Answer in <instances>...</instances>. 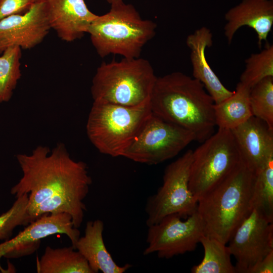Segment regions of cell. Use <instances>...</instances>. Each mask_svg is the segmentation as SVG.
<instances>
[{
    "label": "cell",
    "mask_w": 273,
    "mask_h": 273,
    "mask_svg": "<svg viewBox=\"0 0 273 273\" xmlns=\"http://www.w3.org/2000/svg\"><path fill=\"white\" fill-rule=\"evenodd\" d=\"M245 63L239 82L250 88L263 79L273 76L272 44L266 42L263 50L252 54Z\"/></svg>",
    "instance_id": "cb8c5ba5"
},
{
    "label": "cell",
    "mask_w": 273,
    "mask_h": 273,
    "mask_svg": "<svg viewBox=\"0 0 273 273\" xmlns=\"http://www.w3.org/2000/svg\"><path fill=\"white\" fill-rule=\"evenodd\" d=\"M104 222L100 219L88 221L86 223L84 235L79 237L75 246L87 260L94 273H123L132 265L119 266L114 261L107 250L103 238Z\"/></svg>",
    "instance_id": "ac0fdd59"
},
{
    "label": "cell",
    "mask_w": 273,
    "mask_h": 273,
    "mask_svg": "<svg viewBox=\"0 0 273 273\" xmlns=\"http://www.w3.org/2000/svg\"><path fill=\"white\" fill-rule=\"evenodd\" d=\"M32 4V0H0V20L26 12Z\"/></svg>",
    "instance_id": "4316f807"
},
{
    "label": "cell",
    "mask_w": 273,
    "mask_h": 273,
    "mask_svg": "<svg viewBox=\"0 0 273 273\" xmlns=\"http://www.w3.org/2000/svg\"><path fill=\"white\" fill-rule=\"evenodd\" d=\"M46 3L51 29L67 42L80 39L87 33L98 16L88 9L84 0H48Z\"/></svg>",
    "instance_id": "9a60e30c"
},
{
    "label": "cell",
    "mask_w": 273,
    "mask_h": 273,
    "mask_svg": "<svg viewBox=\"0 0 273 273\" xmlns=\"http://www.w3.org/2000/svg\"><path fill=\"white\" fill-rule=\"evenodd\" d=\"M194 141L190 131L152 112L122 156L136 162L156 165L175 157Z\"/></svg>",
    "instance_id": "9c48e42d"
},
{
    "label": "cell",
    "mask_w": 273,
    "mask_h": 273,
    "mask_svg": "<svg viewBox=\"0 0 273 273\" xmlns=\"http://www.w3.org/2000/svg\"><path fill=\"white\" fill-rule=\"evenodd\" d=\"M249 103L253 116L273 129V76L263 79L250 88Z\"/></svg>",
    "instance_id": "d4e9b609"
},
{
    "label": "cell",
    "mask_w": 273,
    "mask_h": 273,
    "mask_svg": "<svg viewBox=\"0 0 273 273\" xmlns=\"http://www.w3.org/2000/svg\"><path fill=\"white\" fill-rule=\"evenodd\" d=\"M151 114L149 101L136 106L94 102L86 123L87 136L100 153L122 156Z\"/></svg>",
    "instance_id": "8992f818"
},
{
    "label": "cell",
    "mask_w": 273,
    "mask_h": 273,
    "mask_svg": "<svg viewBox=\"0 0 273 273\" xmlns=\"http://www.w3.org/2000/svg\"><path fill=\"white\" fill-rule=\"evenodd\" d=\"M204 252L201 262L191 269L193 273H236L226 244L203 235L200 240Z\"/></svg>",
    "instance_id": "44dd1931"
},
{
    "label": "cell",
    "mask_w": 273,
    "mask_h": 273,
    "mask_svg": "<svg viewBox=\"0 0 273 273\" xmlns=\"http://www.w3.org/2000/svg\"><path fill=\"white\" fill-rule=\"evenodd\" d=\"M152 113L202 143L216 126L214 102L199 80L180 72L157 77L149 100Z\"/></svg>",
    "instance_id": "7a4b0ae2"
},
{
    "label": "cell",
    "mask_w": 273,
    "mask_h": 273,
    "mask_svg": "<svg viewBox=\"0 0 273 273\" xmlns=\"http://www.w3.org/2000/svg\"><path fill=\"white\" fill-rule=\"evenodd\" d=\"M46 2L33 3L26 12L0 20V55L10 47L28 50L43 41L51 29Z\"/></svg>",
    "instance_id": "4fadbf2b"
},
{
    "label": "cell",
    "mask_w": 273,
    "mask_h": 273,
    "mask_svg": "<svg viewBox=\"0 0 273 273\" xmlns=\"http://www.w3.org/2000/svg\"><path fill=\"white\" fill-rule=\"evenodd\" d=\"M254 172L241 161L222 181L198 200L204 235L226 244L252 210Z\"/></svg>",
    "instance_id": "3957f363"
},
{
    "label": "cell",
    "mask_w": 273,
    "mask_h": 273,
    "mask_svg": "<svg viewBox=\"0 0 273 273\" xmlns=\"http://www.w3.org/2000/svg\"><path fill=\"white\" fill-rule=\"evenodd\" d=\"M156 28L154 22L143 19L133 5L122 1L111 4L108 13L98 15L87 33L100 57L112 54L130 59L140 57Z\"/></svg>",
    "instance_id": "277c9868"
},
{
    "label": "cell",
    "mask_w": 273,
    "mask_h": 273,
    "mask_svg": "<svg viewBox=\"0 0 273 273\" xmlns=\"http://www.w3.org/2000/svg\"><path fill=\"white\" fill-rule=\"evenodd\" d=\"M57 234L66 235L74 248L80 235L69 214H44L28 224L13 239L0 244V259L2 257L18 258L31 255L38 249L41 239ZM0 270L7 272L1 264Z\"/></svg>",
    "instance_id": "7c38bea8"
},
{
    "label": "cell",
    "mask_w": 273,
    "mask_h": 273,
    "mask_svg": "<svg viewBox=\"0 0 273 273\" xmlns=\"http://www.w3.org/2000/svg\"><path fill=\"white\" fill-rule=\"evenodd\" d=\"M28 195L16 198L12 207L0 215V240H7L13 230L20 225L27 226L33 220L28 211Z\"/></svg>",
    "instance_id": "484cf974"
},
{
    "label": "cell",
    "mask_w": 273,
    "mask_h": 273,
    "mask_svg": "<svg viewBox=\"0 0 273 273\" xmlns=\"http://www.w3.org/2000/svg\"><path fill=\"white\" fill-rule=\"evenodd\" d=\"M273 251L258 261L249 270L248 273H272Z\"/></svg>",
    "instance_id": "83f0119b"
},
{
    "label": "cell",
    "mask_w": 273,
    "mask_h": 273,
    "mask_svg": "<svg viewBox=\"0 0 273 273\" xmlns=\"http://www.w3.org/2000/svg\"><path fill=\"white\" fill-rule=\"evenodd\" d=\"M241 162L255 172L273 158V129L252 116L232 129Z\"/></svg>",
    "instance_id": "5bb4252c"
},
{
    "label": "cell",
    "mask_w": 273,
    "mask_h": 273,
    "mask_svg": "<svg viewBox=\"0 0 273 273\" xmlns=\"http://www.w3.org/2000/svg\"><path fill=\"white\" fill-rule=\"evenodd\" d=\"M170 214L148 226L144 255L156 253L160 258L169 259L194 250L204 235L201 218L196 211L183 220Z\"/></svg>",
    "instance_id": "30bf717a"
},
{
    "label": "cell",
    "mask_w": 273,
    "mask_h": 273,
    "mask_svg": "<svg viewBox=\"0 0 273 273\" xmlns=\"http://www.w3.org/2000/svg\"><path fill=\"white\" fill-rule=\"evenodd\" d=\"M193 151L188 150L165 168L162 186L147 199V226L170 214L187 218L196 211L197 200L189 187Z\"/></svg>",
    "instance_id": "ba28073f"
},
{
    "label": "cell",
    "mask_w": 273,
    "mask_h": 273,
    "mask_svg": "<svg viewBox=\"0 0 273 273\" xmlns=\"http://www.w3.org/2000/svg\"><path fill=\"white\" fill-rule=\"evenodd\" d=\"M157 77L150 62L140 57L103 62L93 78L92 96L94 102L139 106L149 101Z\"/></svg>",
    "instance_id": "5b68a950"
},
{
    "label": "cell",
    "mask_w": 273,
    "mask_h": 273,
    "mask_svg": "<svg viewBox=\"0 0 273 273\" xmlns=\"http://www.w3.org/2000/svg\"><path fill=\"white\" fill-rule=\"evenodd\" d=\"M250 89L239 82L231 96L215 104L214 115L218 128L231 130L253 116L249 103Z\"/></svg>",
    "instance_id": "d6986e66"
},
{
    "label": "cell",
    "mask_w": 273,
    "mask_h": 273,
    "mask_svg": "<svg viewBox=\"0 0 273 273\" xmlns=\"http://www.w3.org/2000/svg\"><path fill=\"white\" fill-rule=\"evenodd\" d=\"M108 3L110 4H112L114 3H118L120 1H122V0H106Z\"/></svg>",
    "instance_id": "f1b7e54d"
},
{
    "label": "cell",
    "mask_w": 273,
    "mask_h": 273,
    "mask_svg": "<svg viewBox=\"0 0 273 273\" xmlns=\"http://www.w3.org/2000/svg\"><path fill=\"white\" fill-rule=\"evenodd\" d=\"M228 243L231 254L237 261L236 272L248 273L273 251V221L253 209L234 231Z\"/></svg>",
    "instance_id": "8fae6325"
},
{
    "label": "cell",
    "mask_w": 273,
    "mask_h": 273,
    "mask_svg": "<svg viewBox=\"0 0 273 273\" xmlns=\"http://www.w3.org/2000/svg\"><path fill=\"white\" fill-rule=\"evenodd\" d=\"M21 50L10 47L0 56V103L10 100L21 78Z\"/></svg>",
    "instance_id": "603a6c76"
},
{
    "label": "cell",
    "mask_w": 273,
    "mask_h": 273,
    "mask_svg": "<svg viewBox=\"0 0 273 273\" xmlns=\"http://www.w3.org/2000/svg\"><path fill=\"white\" fill-rule=\"evenodd\" d=\"M16 158L23 175L10 192L16 198L28 195L32 220L65 212L71 216L74 227L79 228L86 210L83 200L92 183L86 164L72 159L62 143L51 153L48 147L39 146L31 154H18Z\"/></svg>",
    "instance_id": "6da1fadb"
},
{
    "label": "cell",
    "mask_w": 273,
    "mask_h": 273,
    "mask_svg": "<svg viewBox=\"0 0 273 273\" xmlns=\"http://www.w3.org/2000/svg\"><path fill=\"white\" fill-rule=\"evenodd\" d=\"M241 161L230 130L218 128L193 151L189 187L197 201L227 177Z\"/></svg>",
    "instance_id": "52a82bcc"
},
{
    "label": "cell",
    "mask_w": 273,
    "mask_h": 273,
    "mask_svg": "<svg viewBox=\"0 0 273 273\" xmlns=\"http://www.w3.org/2000/svg\"><path fill=\"white\" fill-rule=\"evenodd\" d=\"M38 273H94L87 260L72 245L59 248L46 247L37 260Z\"/></svg>",
    "instance_id": "ffe728a7"
},
{
    "label": "cell",
    "mask_w": 273,
    "mask_h": 273,
    "mask_svg": "<svg viewBox=\"0 0 273 273\" xmlns=\"http://www.w3.org/2000/svg\"><path fill=\"white\" fill-rule=\"evenodd\" d=\"M210 30L203 26L189 34L186 44L190 50L193 78L203 84L215 104L223 101L234 93L225 87L209 66L206 57L207 48L212 44Z\"/></svg>",
    "instance_id": "e0dca14e"
},
{
    "label": "cell",
    "mask_w": 273,
    "mask_h": 273,
    "mask_svg": "<svg viewBox=\"0 0 273 273\" xmlns=\"http://www.w3.org/2000/svg\"><path fill=\"white\" fill-rule=\"evenodd\" d=\"M224 35L231 43L236 32L248 26L256 33L257 43L266 41L273 25V0H241L224 15Z\"/></svg>",
    "instance_id": "2e32d148"
},
{
    "label": "cell",
    "mask_w": 273,
    "mask_h": 273,
    "mask_svg": "<svg viewBox=\"0 0 273 273\" xmlns=\"http://www.w3.org/2000/svg\"><path fill=\"white\" fill-rule=\"evenodd\" d=\"M251 206L273 221V158L254 172Z\"/></svg>",
    "instance_id": "7402d4cb"
},
{
    "label": "cell",
    "mask_w": 273,
    "mask_h": 273,
    "mask_svg": "<svg viewBox=\"0 0 273 273\" xmlns=\"http://www.w3.org/2000/svg\"><path fill=\"white\" fill-rule=\"evenodd\" d=\"M48 0H32L33 3L41 2H46Z\"/></svg>",
    "instance_id": "f546056e"
}]
</instances>
